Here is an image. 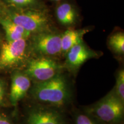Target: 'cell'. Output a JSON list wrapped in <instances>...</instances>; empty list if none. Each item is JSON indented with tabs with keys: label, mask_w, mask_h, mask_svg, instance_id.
Segmentation results:
<instances>
[{
	"label": "cell",
	"mask_w": 124,
	"mask_h": 124,
	"mask_svg": "<svg viewBox=\"0 0 124 124\" xmlns=\"http://www.w3.org/2000/svg\"><path fill=\"white\" fill-rule=\"evenodd\" d=\"M66 54L65 66L70 71L76 72L86 61L98 57L95 51L82 41L71 47Z\"/></svg>",
	"instance_id": "cell-7"
},
{
	"label": "cell",
	"mask_w": 124,
	"mask_h": 124,
	"mask_svg": "<svg viewBox=\"0 0 124 124\" xmlns=\"http://www.w3.org/2000/svg\"><path fill=\"white\" fill-rule=\"evenodd\" d=\"M57 20L64 26H72L77 22L78 13L73 5L67 2H62L55 9Z\"/></svg>",
	"instance_id": "cell-11"
},
{
	"label": "cell",
	"mask_w": 124,
	"mask_h": 124,
	"mask_svg": "<svg viewBox=\"0 0 124 124\" xmlns=\"http://www.w3.org/2000/svg\"><path fill=\"white\" fill-rule=\"evenodd\" d=\"M4 92H5V89L3 83L1 81H0V103L2 101L3 98H4Z\"/></svg>",
	"instance_id": "cell-17"
},
{
	"label": "cell",
	"mask_w": 124,
	"mask_h": 124,
	"mask_svg": "<svg viewBox=\"0 0 124 124\" xmlns=\"http://www.w3.org/2000/svg\"><path fill=\"white\" fill-rule=\"evenodd\" d=\"M108 44L113 52L118 55L124 53V33L118 32L111 35L108 40Z\"/></svg>",
	"instance_id": "cell-13"
},
{
	"label": "cell",
	"mask_w": 124,
	"mask_h": 124,
	"mask_svg": "<svg viewBox=\"0 0 124 124\" xmlns=\"http://www.w3.org/2000/svg\"><path fill=\"white\" fill-rule=\"evenodd\" d=\"M89 32L88 29H68L61 35L62 53L66 54L75 45L83 41L85 34Z\"/></svg>",
	"instance_id": "cell-12"
},
{
	"label": "cell",
	"mask_w": 124,
	"mask_h": 124,
	"mask_svg": "<svg viewBox=\"0 0 124 124\" xmlns=\"http://www.w3.org/2000/svg\"><path fill=\"white\" fill-rule=\"evenodd\" d=\"M31 79L27 74L15 72L12 78L10 91V101L13 106H16L22 100L31 87Z\"/></svg>",
	"instance_id": "cell-9"
},
{
	"label": "cell",
	"mask_w": 124,
	"mask_h": 124,
	"mask_svg": "<svg viewBox=\"0 0 124 124\" xmlns=\"http://www.w3.org/2000/svg\"><path fill=\"white\" fill-rule=\"evenodd\" d=\"M8 7L16 8H42L40 0H5Z\"/></svg>",
	"instance_id": "cell-14"
},
{
	"label": "cell",
	"mask_w": 124,
	"mask_h": 124,
	"mask_svg": "<svg viewBox=\"0 0 124 124\" xmlns=\"http://www.w3.org/2000/svg\"><path fill=\"white\" fill-rule=\"evenodd\" d=\"M119 99L124 103V71L121 70L118 72L116 78V85L113 89Z\"/></svg>",
	"instance_id": "cell-15"
},
{
	"label": "cell",
	"mask_w": 124,
	"mask_h": 124,
	"mask_svg": "<svg viewBox=\"0 0 124 124\" xmlns=\"http://www.w3.org/2000/svg\"><path fill=\"white\" fill-rule=\"evenodd\" d=\"M0 124H13L7 118L0 116Z\"/></svg>",
	"instance_id": "cell-18"
},
{
	"label": "cell",
	"mask_w": 124,
	"mask_h": 124,
	"mask_svg": "<svg viewBox=\"0 0 124 124\" xmlns=\"http://www.w3.org/2000/svg\"><path fill=\"white\" fill-rule=\"evenodd\" d=\"M0 24L5 31L7 41L27 39L31 36V33L5 16L0 18Z\"/></svg>",
	"instance_id": "cell-10"
},
{
	"label": "cell",
	"mask_w": 124,
	"mask_h": 124,
	"mask_svg": "<svg viewBox=\"0 0 124 124\" xmlns=\"http://www.w3.org/2000/svg\"><path fill=\"white\" fill-rule=\"evenodd\" d=\"M75 124H102L89 114H80L75 117Z\"/></svg>",
	"instance_id": "cell-16"
},
{
	"label": "cell",
	"mask_w": 124,
	"mask_h": 124,
	"mask_svg": "<svg viewBox=\"0 0 124 124\" xmlns=\"http://www.w3.org/2000/svg\"><path fill=\"white\" fill-rule=\"evenodd\" d=\"M117 124H124L123 122H122V121H121L120 122H119V123H118Z\"/></svg>",
	"instance_id": "cell-21"
},
{
	"label": "cell",
	"mask_w": 124,
	"mask_h": 124,
	"mask_svg": "<svg viewBox=\"0 0 124 124\" xmlns=\"http://www.w3.org/2000/svg\"><path fill=\"white\" fill-rule=\"evenodd\" d=\"M124 104L113 90L90 106L86 113L102 124H117L123 119Z\"/></svg>",
	"instance_id": "cell-3"
},
{
	"label": "cell",
	"mask_w": 124,
	"mask_h": 124,
	"mask_svg": "<svg viewBox=\"0 0 124 124\" xmlns=\"http://www.w3.org/2000/svg\"><path fill=\"white\" fill-rule=\"evenodd\" d=\"M51 1H56V2H58V1H62V0H51Z\"/></svg>",
	"instance_id": "cell-20"
},
{
	"label": "cell",
	"mask_w": 124,
	"mask_h": 124,
	"mask_svg": "<svg viewBox=\"0 0 124 124\" xmlns=\"http://www.w3.org/2000/svg\"><path fill=\"white\" fill-rule=\"evenodd\" d=\"M27 48L25 39L7 41L2 45L0 51V69L16 66L24 59Z\"/></svg>",
	"instance_id": "cell-6"
},
{
	"label": "cell",
	"mask_w": 124,
	"mask_h": 124,
	"mask_svg": "<svg viewBox=\"0 0 124 124\" xmlns=\"http://www.w3.org/2000/svg\"><path fill=\"white\" fill-rule=\"evenodd\" d=\"M33 98L43 103L60 107L70 99V90L66 79L59 74L50 79L36 82L31 89Z\"/></svg>",
	"instance_id": "cell-1"
},
{
	"label": "cell",
	"mask_w": 124,
	"mask_h": 124,
	"mask_svg": "<svg viewBox=\"0 0 124 124\" xmlns=\"http://www.w3.org/2000/svg\"><path fill=\"white\" fill-rule=\"evenodd\" d=\"M31 46L34 53L38 55H58L62 53L61 35L50 30L33 34Z\"/></svg>",
	"instance_id": "cell-5"
},
{
	"label": "cell",
	"mask_w": 124,
	"mask_h": 124,
	"mask_svg": "<svg viewBox=\"0 0 124 124\" xmlns=\"http://www.w3.org/2000/svg\"><path fill=\"white\" fill-rule=\"evenodd\" d=\"M61 66L49 57L31 59L27 63L25 74L36 82L48 80L59 74Z\"/></svg>",
	"instance_id": "cell-4"
},
{
	"label": "cell",
	"mask_w": 124,
	"mask_h": 124,
	"mask_svg": "<svg viewBox=\"0 0 124 124\" xmlns=\"http://www.w3.org/2000/svg\"><path fill=\"white\" fill-rule=\"evenodd\" d=\"M27 124H67V122L63 116L56 110L36 107L29 111Z\"/></svg>",
	"instance_id": "cell-8"
},
{
	"label": "cell",
	"mask_w": 124,
	"mask_h": 124,
	"mask_svg": "<svg viewBox=\"0 0 124 124\" xmlns=\"http://www.w3.org/2000/svg\"><path fill=\"white\" fill-rule=\"evenodd\" d=\"M5 17L33 34L49 30L50 19L44 8H4Z\"/></svg>",
	"instance_id": "cell-2"
},
{
	"label": "cell",
	"mask_w": 124,
	"mask_h": 124,
	"mask_svg": "<svg viewBox=\"0 0 124 124\" xmlns=\"http://www.w3.org/2000/svg\"><path fill=\"white\" fill-rule=\"evenodd\" d=\"M4 8L3 7L2 1H1V0H0V13L4 11Z\"/></svg>",
	"instance_id": "cell-19"
}]
</instances>
